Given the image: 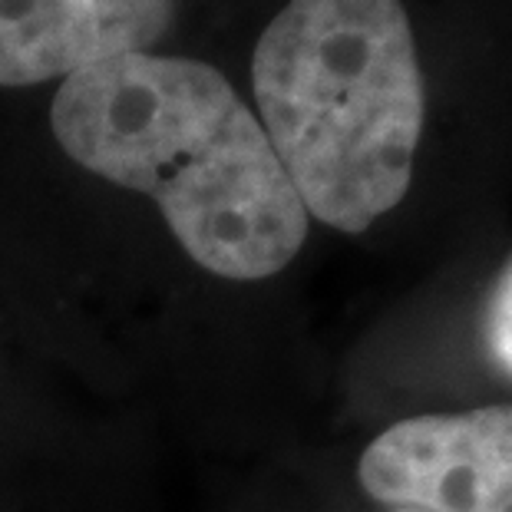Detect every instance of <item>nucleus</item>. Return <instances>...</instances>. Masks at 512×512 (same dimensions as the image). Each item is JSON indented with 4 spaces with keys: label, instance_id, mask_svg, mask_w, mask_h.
Masks as SVG:
<instances>
[{
    "label": "nucleus",
    "instance_id": "2",
    "mask_svg": "<svg viewBox=\"0 0 512 512\" xmlns=\"http://www.w3.org/2000/svg\"><path fill=\"white\" fill-rule=\"evenodd\" d=\"M252 86L308 219L357 235L400 205L427 116L400 0H288L255 47Z\"/></svg>",
    "mask_w": 512,
    "mask_h": 512
},
{
    "label": "nucleus",
    "instance_id": "4",
    "mask_svg": "<svg viewBox=\"0 0 512 512\" xmlns=\"http://www.w3.org/2000/svg\"><path fill=\"white\" fill-rule=\"evenodd\" d=\"M176 0H0V86H34L146 53Z\"/></svg>",
    "mask_w": 512,
    "mask_h": 512
},
{
    "label": "nucleus",
    "instance_id": "3",
    "mask_svg": "<svg viewBox=\"0 0 512 512\" xmlns=\"http://www.w3.org/2000/svg\"><path fill=\"white\" fill-rule=\"evenodd\" d=\"M370 499L410 512H512V403L394 423L357 466Z\"/></svg>",
    "mask_w": 512,
    "mask_h": 512
},
{
    "label": "nucleus",
    "instance_id": "5",
    "mask_svg": "<svg viewBox=\"0 0 512 512\" xmlns=\"http://www.w3.org/2000/svg\"><path fill=\"white\" fill-rule=\"evenodd\" d=\"M483 337H486L489 357L499 364V370H506L512 377V258L506 261V268L499 271L493 294H489Z\"/></svg>",
    "mask_w": 512,
    "mask_h": 512
},
{
    "label": "nucleus",
    "instance_id": "1",
    "mask_svg": "<svg viewBox=\"0 0 512 512\" xmlns=\"http://www.w3.org/2000/svg\"><path fill=\"white\" fill-rule=\"evenodd\" d=\"M73 162L156 199L202 268L278 275L308 238V212L258 116L219 70L126 53L63 80L50 110Z\"/></svg>",
    "mask_w": 512,
    "mask_h": 512
}]
</instances>
